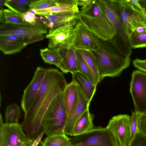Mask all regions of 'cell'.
Here are the masks:
<instances>
[{
  "label": "cell",
  "mask_w": 146,
  "mask_h": 146,
  "mask_svg": "<svg viewBox=\"0 0 146 146\" xmlns=\"http://www.w3.org/2000/svg\"><path fill=\"white\" fill-rule=\"evenodd\" d=\"M67 84L62 73L56 68L46 69L45 74L35 100L25 113L21 124L28 137L35 140L43 131V116L53 100L64 91Z\"/></svg>",
  "instance_id": "cell-1"
},
{
  "label": "cell",
  "mask_w": 146,
  "mask_h": 146,
  "mask_svg": "<svg viewBox=\"0 0 146 146\" xmlns=\"http://www.w3.org/2000/svg\"><path fill=\"white\" fill-rule=\"evenodd\" d=\"M92 51L96 60L101 81L106 77L118 76L130 65L131 54L117 46L109 50L101 43L99 49Z\"/></svg>",
  "instance_id": "cell-2"
},
{
  "label": "cell",
  "mask_w": 146,
  "mask_h": 146,
  "mask_svg": "<svg viewBox=\"0 0 146 146\" xmlns=\"http://www.w3.org/2000/svg\"><path fill=\"white\" fill-rule=\"evenodd\" d=\"M78 15L79 22L98 38L104 41L110 40L117 34L116 29L105 15L98 0H94L93 5L89 10Z\"/></svg>",
  "instance_id": "cell-3"
},
{
  "label": "cell",
  "mask_w": 146,
  "mask_h": 146,
  "mask_svg": "<svg viewBox=\"0 0 146 146\" xmlns=\"http://www.w3.org/2000/svg\"><path fill=\"white\" fill-rule=\"evenodd\" d=\"M67 118L62 92L53 100L43 116L42 121L43 131L47 136L64 133Z\"/></svg>",
  "instance_id": "cell-4"
},
{
  "label": "cell",
  "mask_w": 146,
  "mask_h": 146,
  "mask_svg": "<svg viewBox=\"0 0 146 146\" xmlns=\"http://www.w3.org/2000/svg\"><path fill=\"white\" fill-rule=\"evenodd\" d=\"M120 18L122 26L128 39L139 27L146 28V14L126 0H112Z\"/></svg>",
  "instance_id": "cell-5"
},
{
  "label": "cell",
  "mask_w": 146,
  "mask_h": 146,
  "mask_svg": "<svg viewBox=\"0 0 146 146\" xmlns=\"http://www.w3.org/2000/svg\"><path fill=\"white\" fill-rule=\"evenodd\" d=\"M46 28V25L37 22L34 25L4 23L0 26V36L14 35L22 38L27 45L43 40V35L47 33Z\"/></svg>",
  "instance_id": "cell-6"
},
{
  "label": "cell",
  "mask_w": 146,
  "mask_h": 146,
  "mask_svg": "<svg viewBox=\"0 0 146 146\" xmlns=\"http://www.w3.org/2000/svg\"><path fill=\"white\" fill-rule=\"evenodd\" d=\"M76 21L63 25H54L45 35L49 39L48 48L61 50L71 46Z\"/></svg>",
  "instance_id": "cell-7"
},
{
  "label": "cell",
  "mask_w": 146,
  "mask_h": 146,
  "mask_svg": "<svg viewBox=\"0 0 146 146\" xmlns=\"http://www.w3.org/2000/svg\"><path fill=\"white\" fill-rule=\"evenodd\" d=\"M130 116L119 114L112 117L106 127L114 146H129L132 141L129 129Z\"/></svg>",
  "instance_id": "cell-8"
},
{
  "label": "cell",
  "mask_w": 146,
  "mask_h": 146,
  "mask_svg": "<svg viewBox=\"0 0 146 146\" xmlns=\"http://www.w3.org/2000/svg\"><path fill=\"white\" fill-rule=\"evenodd\" d=\"M71 139L70 146H114L106 127L95 128L89 132Z\"/></svg>",
  "instance_id": "cell-9"
},
{
  "label": "cell",
  "mask_w": 146,
  "mask_h": 146,
  "mask_svg": "<svg viewBox=\"0 0 146 146\" xmlns=\"http://www.w3.org/2000/svg\"><path fill=\"white\" fill-rule=\"evenodd\" d=\"M130 91L133 101L135 111L146 113V73L139 70L133 71Z\"/></svg>",
  "instance_id": "cell-10"
},
{
  "label": "cell",
  "mask_w": 146,
  "mask_h": 146,
  "mask_svg": "<svg viewBox=\"0 0 146 146\" xmlns=\"http://www.w3.org/2000/svg\"><path fill=\"white\" fill-rule=\"evenodd\" d=\"M98 38L80 22L75 28L72 46L77 50H96L101 47Z\"/></svg>",
  "instance_id": "cell-11"
},
{
  "label": "cell",
  "mask_w": 146,
  "mask_h": 146,
  "mask_svg": "<svg viewBox=\"0 0 146 146\" xmlns=\"http://www.w3.org/2000/svg\"><path fill=\"white\" fill-rule=\"evenodd\" d=\"M23 130L19 123L0 126V146H23L30 139Z\"/></svg>",
  "instance_id": "cell-12"
},
{
  "label": "cell",
  "mask_w": 146,
  "mask_h": 146,
  "mask_svg": "<svg viewBox=\"0 0 146 146\" xmlns=\"http://www.w3.org/2000/svg\"><path fill=\"white\" fill-rule=\"evenodd\" d=\"M46 69L38 67L30 83L25 89L21 100V107L25 113L33 104L44 76Z\"/></svg>",
  "instance_id": "cell-13"
},
{
  "label": "cell",
  "mask_w": 146,
  "mask_h": 146,
  "mask_svg": "<svg viewBox=\"0 0 146 146\" xmlns=\"http://www.w3.org/2000/svg\"><path fill=\"white\" fill-rule=\"evenodd\" d=\"M90 103L85 98L79 89L77 103L67 118L63 131L64 134L73 136V129L76 123L84 112L89 109Z\"/></svg>",
  "instance_id": "cell-14"
},
{
  "label": "cell",
  "mask_w": 146,
  "mask_h": 146,
  "mask_svg": "<svg viewBox=\"0 0 146 146\" xmlns=\"http://www.w3.org/2000/svg\"><path fill=\"white\" fill-rule=\"evenodd\" d=\"M98 1L107 19L116 29L117 33L121 38L129 41V39L123 31L118 13L112 0H98Z\"/></svg>",
  "instance_id": "cell-15"
},
{
  "label": "cell",
  "mask_w": 146,
  "mask_h": 146,
  "mask_svg": "<svg viewBox=\"0 0 146 146\" xmlns=\"http://www.w3.org/2000/svg\"><path fill=\"white\" fill-rule=\"evenodd\" d=\"M55 5L43 9L36 10L35 15L79 14L80 11L77 0H55Z\"/></svg>",
  "instance_id": "cell-16"
},
{
  "label": "cell",
  "mask_w": 146,
  "mask_h": 146,
  "mask_svg": "<svg viewBox=\"0 0 146 146\" xmlns=\"http://www.w3.org/2000/svg\"><path fill=\"white\" fill-rule=\"evenodd\" d=\"M27 45L22 38L15 35L0 36V50L4 54L20 52Z\"/></svg>",
  "instance_id": "cell-17"
},
{
  "label": "cell",
  "mask_w": 146,
  "mask_h": 146,
  "mask_svg": "<svg viewBox=\"0 0 146 146\" xmlns=\"http://www.w3.org/2000/svg\"><path fill=\"white\" fill-rule=\"evenodd\" d=\"M79 89L74 81L67 84L63 92V100L67 118L70 116L78 101Z\"/></svg>",
  "instance_id": "cell-18"
},
{
  "label": "cell",
  "mask_w": 146,
  "mask_h": 146,
  "mask_svg": "<svg viewBox=\"0 0 146 146\" xmlns=\"http://www.w3.org/2000/svg\"><path fill=\"white\" fill-rule=\"evenodd\" d=\"M72 81L77 84L85 98L91 102L96 89L97 85L79 72L72 74Z\"/></svg>",
  "instance_id": "cell-19"
},
{
  "label": "cell",
  "mask_w": 146,
  "mask_h": 146,
  "mask_svg": "<svg viewBox=\"0 0 146 146\" xmlns=\"http://www.w3.org/2000/svg\"><path fill=\"white\" fill-rule=\"evenodd\" d=\"M59 51L63 58L60 69L62 72L66 74L69 72L72 74L78 72L76 50L72 46L67 49Z\"/></svg>",
  "instance_id": "cell-20"
},
{
  "label": "cell",
  "mask_w": 146,
  "mask_h": 146,
  "mask_svg": "<svg viewBox=\"0 0 146 146\" xmlns=\"http://www.w3.org/2000/svg\"><path fill=\"white\" fill-rule=\"evenodd\" d=\"M94 115L88 109L81 116L74 127L73 136H76L86 133L95 128L93 121Z\"/></svg>",
  "instance_id": "cell-21"
},
{
  "label": "cell",
  "mask_w": 146,
  "mask_h": 146,
  "mask_svg": "<svg viewBox=\"0 0 146 146\" xmlns=\"http://www.w3.org/2000/svg\"><path fill=\"white\" fill-rule=\"evenodd\" d=\"M40 55L44 62L60 68L63 58L59 50L46 48L40 50Z\"/></svg>",
  "instance_id": "cell-22"
},
{
  "label": "cell",
  "mask_w": 146,
  "mask_h": 146,
  "mask_svg": "<svg viewBox=\"0 0 146 146\" xmlns=\"http://www.w3.org/2000/svg\"><path fill=\"white\" fill-rule=\"evenodd\" d=\"M89 67L93 76L96 85L100 82L96 58L92 51L77 50Z\"/></svg>",
  "instance_id": "cell-23"
},
{
  "label": "cell",
  "mask_w": 146,
  "mask_h": 146,
  "mask_svg": "<svg viewBox=\"0 0 146 146\" xmlns=\"http://www.w3.org/2000/svg\"><path fill=\"white\" fill-rule=\"evenodd\" d=\"M40 15L44 17L49 21L54 22L55 25L67 24L77 21L79 19L78 14H49Z\"/></svg>",
  "instance_id": "cell-24"
},
{
  "label": "cell",
  "mask_w": 146,
  "mask_h": 146,
  "mask_svg": "<svg viewBox=\"0 0 146 146\" xmlns=\"http://www.w3.org/2000/svg\"><path fill=\"white\" fill-rule=\"evenodd\" d=\"M34 0H5L4 5L9 9L20 15L29 11V5Z\"/></svg>",
  "instance_id": "cell-25"
},
{
  "label": "cell",
  "mask_w": 146,
  "mask_h": 146,
  "mask_svg": "<svg viewBox=\"0 0 146 146\" xmlns=\"http://www.w3.org/2000/svg\"><path fill=\"white\" fill-rule=\"evenodd\" d=\"M43 143L44 146H70L71 138L64 133L47 136Z\"/></svg>",
  "instance_id": "cell-26"
},
{
  "label": "cell",
  "mask_w": 146,
  "mask_h": 146,
  "mask_svg": "<svg viewBox=\"0 0 146 146\" xmlns=\"http://www.w3.org/2000/svg\"><path fill=\"white\" fill-rule=\"evenodd\" d=\"M21 111L20 107L17 104L14 103L8 105L5 112V123H18Z\"/></svg>",
  "instance_id": "cell-27"
},
{
  "label": "cell",
  "mask_w": 146,
  "mask_h": 146,
  "mask_svg": "<svg viewBox=\"0 0 146 146\" xmlns=\"http://www.w3.org/2000/svg\"><path fill=\"white\" fill-rule=\"evenodd\" d=\"M129 41L132 48L146 47V31L141 33L133 32L129 38Z\"/></svg>",
  "instance_id": "cell-28"
},
{
  "label": "cell",
  "mask_w": 146,
  "mask_h": 146,
  "mask_svg": "<svg viewBox=\"0 0 146 146\" xmlns=\"http://www.w3.org/2000/svg\"><path fill=\"white\" fill-rule=\"evenodd\" d=\"M76 54L78 72L85 76L95 84L94 80L91 71L85 60L77 50Z\"/></svg>",
  "instance_id": "cell-29"
},
{
  "label": "cell",
  "mask_w": 146,
  "mask_h": 146,
  "mask_svg": "<svg viewBox=\"0 0 146 146\" xmlns=\"http://www.w3.org/2000/svg\"><path fill=\"white\" fill-rule=\"evenodd\" d=\"M3 11L6 19L5 23L17 24L28 23L23 20L20 15L9 9H4Z\"/></svg>",
  "instance_id": "cell-30"
},
{
  "label": "cell",
  "mask_w": 146,
  "mask_h": 146,
  "mask_svg": "<svg viewBox=\"0 0 146 146\" xmlns=\"http://www.w3.org/2000/svg\"><path fill=\"white\" fill-rule=\"evenodd\" d=\"M56 5L55 0H35L29 6V10H42Z\"/></svg>",
  "instance_id": "cell-31"
},
{
  "label": "cell",
  "mask_w": 146,
  "mask_h": 146,
  "mask_svg": "<svg viewBox=\"0 0 146 146\" xmlns=\"http://www.w3.org/2000/svg\"><path fill=\"white\" fill-rule=\"evenodd\" d=\"M140 114L134 111L130 116L129 126L132 140L138 132V120Z\"/></svg>",
  "instance_id": "cell-32"
},
{
  "label": "cell",
  "mask_w": 146,
  "mask_h": 146,
  "mask_svg": "<svg viewBox=\"0 0 146 146\" xmlns=\"http://www.w3.org/2000/svg\"><path fill=\"white\" fill-rule=\"evenodd\" d=\"M129 146H146V137L138 131L132 140Z\"/></svg>",
  "instance_id": "cell-33"
},
{
  "label": "cell",
  "mask_w": 146,
  "mask_h": 146,
  "mask_svg": "<svg viewBox=\"0 0 146 146\" xmlns=\"http://www.w3.org/2000/svg\"><path fill=\"white\" fill-rule=\"evenodd\" d=\"M137 130L146 137V113L140 114L138 120Z\"/></svg>",
  "instance_id": "cell-34"
},
{
  "label": "cell",
  "mask_w": 146,
  "mask_h": 146,
  "mask_svg": "<svg viewBox=\"0 0 146 146\" xmlns=\"http://www.w3.org/2000/svg\"><path fill=\"white\" fill-rule=\"evenodd\" d=\"M77 1L78 6L80 7L79 13H84L89 10L92 7L94 1V0Z\"/></svg>",
  "instance_id": "cell-35"
},
{
  "label": "cell",
  "mask_w": 146,
  "mask_h": 146,
  "mask_svg": "<svg viewBox=\"0 0 146 146\" xmlns=\"http://www.w3.org/2000/svg\"><path fill=\"white\" fill-rule=\"evenodd\" d=\"M20 15L23 20L28 23L34 25L36 23L35 15L29 11L20 14Z\"/></svg>",
  "instance_id": "cell-36"
},
{
  "label": "cell",
  "mask_w": 146,
  "mask_h": 146,
  "mask_svg": "<svg viewBox=\"0 0 146 146\" xmlns=\"http://www.w3.org/2000/svg\"><path fill=\"white\" fill-rule=\"evenodd\" d=\"M133 63L135 68L146 73V59L136 58L133 61Z\"/></svg>",
  "instance_id": "cell-37"
},
{
  "label": "cell",
  "mask_w": 146,
  "mask_h": 146,
  "mask_svg": "<svg viewBox=\"0 0 146 146\" xmlns=\"http://www.w3.org/2000/svg\"><path fill=\"white\" fill-rule=\"evenodd\" d=\"M126 1L131 4L143 13L146 14V11L141 6L138 0H129Z\"/></svg>",
  "instance_id": "cell-38"
},
{
  "label": "cell",
  "mask_w": 146,
  "mask_h": 146,
  "mask_svg": "<svg viewBox=\"0 0 146 146\" xmlns=\"http://www.w3.org/2000/svg\"><path fill=\"white\" fill-rule=\"evenodd\" d=\"M44 131L42 132L39 135L38 137L35 140L34 143L31 146H37L44 133Z\"/></svg>",
  "instance_id": "cell-39"
},
{
  "label": "cell",
  "mask_w": 146,
  "mask_h": 146,
  "mask_svg": "<svg viewBox=\"0 0 146 146\" xmlns=\"http://www.w3.org/2000/svg\"><path fill=\"white\" fill-rule=\"evenodd\" d=\"M0 23H4L6 21V19L5 15L3 9L0 10Z\"/></svg>",
  "instance_id": "cell-40"
},
{
  "label": "cell",
  "mask_w": 146,
  "mask_h": 146,
  "mask_svg": "<svg viewBox=\"0 0 146 146\" xmlns=\"http://www.w3.org/2000/svg\"><path fill=\"white\" fill-rule=\"evenodd\" d=\"M146 31V28L139 27L137 28L133 32L137 33H141L145 32Z\"/></svg>",
  "instance_id": "cell-41"
},
{
  "label": "cell",
  "mask_w": 146,
  "mask_h": 146,
  "mask_svg": "<svg viewBox=\"0 0 146 146\" xmlns=\"http://www.w3.org/2000/svg\"><path fill=\"white\" fill-rule=\"evenodd\" d=\"M35 140L30 139L26 142L23 146H31L33 144Z\"/></svg>",
  "instance_id": "cell-42"
},
{
  "label": "cell",
  "mask_w": 146,
  "mask_h": 146,
  "mask_svg": "<svg viewBox=\"0 0 146 146\" xmlns=\"http://www.w3.org/2000/svg\"><path fill=\"white\" fill-rule=\"evenodd\" d=\"M54 22L50 21H49V23L46 25V26L48 28L51 29L54 27Z\"/></svg>",
  "instance_id": "cell-43"
},
{
  "label": "cell",
  "mask_w": 146,
  "mask_h": 146,
  "mask_svg": "<svg viewBox=\"0 0 146 146\" xmlns=\"http://www.w3.org/2000/svg\"><path fill=\"white\" fill-rule=\"evenodd\" d=\"M0 1V10L3 9V5H4V4L5 1V0H1Z\"/></svg>",
  "instance_id": "cell-44"
},
{
  "label": "cell",
  "mask_w": 146,
  "mask_h": 146,
  "mask_svg": "<svg viewBox=\"0 0 146 146\" xmlns=\"http://www.w3.org/2000/svg\"><path fill=\"white\" fill-rule=\"evenodd\" d=\"M37 146H44L43 143V141L41 140L40 141Z\"/></svg>",
  "instance_id": "cell-45"
}]
</instances>
